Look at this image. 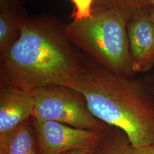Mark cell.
<instances>
[{"instance_id":"6da1fadb","label":"cell","mask_w":154,"mask_h":154,"mask_svg":"<svg viewBox=\"0 0 154 154\" xmlns=\"http://www.w3.org/2000/svg\"><path fill=\"white\" fill-rule=\"evenodd\" d=\"M21 34L0 55V86L33 91L70 86L94 62L66 32L65 25L50 16L22 18Z\"/></svg>"},{"instance_id":"7a4b0ae2","label":"cell","mask_w":154,"mask_h":154,"mask_svg":"<svg viewBox=\"0 0 154 154\" xmlns=\"http://www.w3.org/2000/svg\"><path fill=\"white\" fill-rule=\"evenodd\" d=\"M82 94L93 116L126 132L134 147L154 144V75H118L95 61L69 86Z\"/></svg>"},{"instance_id":"3957f363","label":"cell","mask_w":154,"mask_h":154,"mask_svg":"<svg viewBox=\"0 0 154 154\" xmlns=\"http://www.w3.org/2000/svg\"><path fill=\"white\" fill-rule=\"evenodd\" d=\"M130 12L118 8L92 9L91 16L65 25L70 38L99 65L116 74L134 78L127 25Z\"/></svg>"},{"instance_id":"277c9868","label":"cell","mask_w":154,"mask_h":154,"mask_svg":"<svg viewBox=\"0 0 154 154\" xmlns=\"http://www.w3.org/2000/svg\"><path fill=\"white\" fill-rule=\"evenodd\" d=\"M35 99L33 117L81 129L105 131L110 126L95 118L82 94L66 86H51L33 91Z\"/></svg>"},{"instance_id":"5b68a950","label":"cell","mask_w":154,"mask_h":154,"mask_svg":"<svg viewBox=\"0 0 154 154\" xmlns=\"http://www.w3.org/2000/svg\"><path fill=\"white\" fill-rule=\"evenodd\" d=\"M40 154H61L78 149H94L102 131L81 129L33 118Z\"/></svg>"},{"instance_id":"8992f818","label":"cell","mask_w":154,"mask_h":154,"mask_svg":"<svg viewBox=\"0 0 154 154\" xmlns=\"http://www.w3.org/2000/svg\"><path fill=\"white\" fill-rule=\"evenodd\" d=\"M149 9L130 13L127 30L134 72H145L154 67V23Z\"/></svg>"},{"instance_id":"52a82bcc","label":"cell","mask_w":154,"mask_h":154,"mask_svg":"<svg viewBox=\"0 0 154 154\" xmlns=\"http://www.w3.org/2000/svg\"><path fill=\"white\" fill-rule=\"evenodd\" d=\"M33 91L13 86H0V142L33 117Z\"/></svg>"},{"instance_id":"ba28073f","label":"cell","mask_w":154,"mask_h":154,"mask_svg":"<svg viewBox=\"0 0 154 154\" xmlns=\"http://www.w3.org/2000/svg\"><path fill=\"white\" fill-rule=\"evenodd\" d=\"M25 0H0V55L15 43L21 34L20 24L26 15Z\"/></svg>"},{"instance_id":"9c48e42d","label":"cell","mask_w":154,"mask_h":154,"mask_svg":"<svg viewBox=\"0 0 154 154\" xmlns=\"http://www.w3.org/2000/svg\"><path fill=\"white\" fill-rule=\"evenodd\" d=\"M0 154H40L33 117L0 142Z\"/></svg>"},{"instance_id":"30bf717a","label":"cell","mask_w":154,"mask_h":154,"mask_svg":"<svg viewBox=\"0 0 154 154\" xmlns=\"http://www.w3.org/2000/svg\"><path fill=\"white\" fill-rule=\"evenodd\" d=\"M134 149L126 132L110 126L102 133L93 154H132Z\"/></svg>"},{"instance_id":"8fae6325","label":"cell","mask_w":154,"mask_h":154,"mask_svg":"<svg viewBox=\"0 0 154 154\" xmlns=\"http://www.w3.org/2000/svg\"><path fill=\"white\" fill-rule=\"evenodd\" d=\"M112 7L130 13L140 9H149L151 8L146 0H94L92 9Z\"/></svg>"},{"instance_id":"7c38bea8","label":"cell","mask_w":154,"mask_h":154,"mask_svg":"<svg viewBox=\"0 0 154 154\" xmlns=\"http://www.w3.org/2000/svg\"><path fill=\"white\" fill-rule=\"evenodd\" d=\"M94 0H72L74 4L72 20H82L91 16Z\"/></svg>"},{"instance_id":"4fadbf2b","label":"cell","mask_w":154,"mask_h":154,"mask_svg":"<svg viewBox=\"0 0 154 154\" xmlns=\"http://www.w3.org/2000/svg\"><path fill=\"white\" fill-rule=\"evenodd\" d=\"M132 154H154V144L143 147H134Z\"/></svg>"},{"instance_id":"5bb4252c","label":"cell","mask_w":154,"mask_h":154,"mask_svg":"<svg viewBox=\"0 0 154 154\" xmlns=\"http://www.w3.org/2000/svg\"><path fill=\"white\" fill-rule=\"evenodd\" d=\"M93 149H74L67 151L61 154H93Z\"/></svg>"},{"instance_id":"9a60e30c","label":"cell","mask_w":154,"mask_h":154,"mask_svg":"<svg viewBox=\"0 0 154 154\" xmlns=\"http://www.w3.org/2000/svg\"><path fill=\"white\" fill-rule=\"evenodd\" d=\"M149 16H150L151 20H152V21L154 23V6L151 8V9L149 10Z\"/></svg>"},{"instance_id":"2e32d148","label":"cell","mask_w":154,"mask_h":154,"mask_svg":"<svg viewBox=\"0 0 154 154\" xmlns=\"http://www.w3.org/2000/svg\"><path fill=\"white\" fill-rule=\"evenodd\" d=\"M146 2L149 6V7L152 8L154 6V0H146Z\"/></svg>"}]
</instances>
